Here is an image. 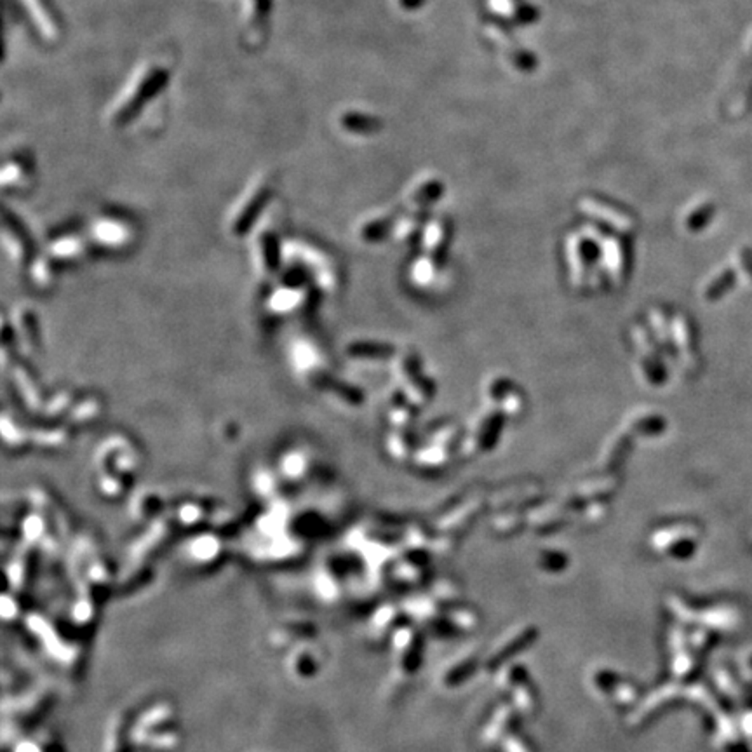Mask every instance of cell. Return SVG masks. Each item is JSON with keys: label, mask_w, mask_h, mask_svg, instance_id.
Wrapping results in <instances>:
<instances>
[{"label": "cell", "mask_w": 752, "mask_h": 752, "mask_svg": "<svg viewBox=\"0 0 752 752\" xmlns=\"http://www.w3.org/2000/svg\"><path fill=\"white\" fill-rule=\"evenodd\" d=\"M30 173H32V164L27 155H20V153L11 155L9 159L4 162V167H2L4 187H9V185L18 187L20 183H25V181L30 178Z\"/></svg>", "instance_id": "obj_4"}, {"label": "cell", "mask_w": 752, "mask_h": 752, "mask_svg": "<svg viewBox=\"0 0 752 752\" xmlns=\"http://www.w3.org/2000/svg\"><path fill=\"white\" fill-rule=\"evenodd\" d=\"M272 6V0H242L244 40L251 47L260 46L265 40Z\"/></svg>", "instance_id": "obj_3"}, {"label": "cell", "mask_w": 752, "mask_h": 752, "mask_svg": "<svg viewBox=\"0 0 752 752\" xmlns=\"http://www.w3.org/2000/svg\"><path fill=\"white\" fill-rule=\"evenodd\" d=\"M21 11L37 35L54 44L61 37V21L51 0H20Z\"/></svg>", "instance_id": "obj_2"}, {"label": "cell", "mask_w": 752, "mask_h": 752, "mask_svg": "<svg viewBox=\"0 0 752 752\" xmlns=\"http://www.w3.org/2000/svg\"><path fill=\"white\" fill-rule=\"evenodd\" d=\"M171 80V70L166 65L155 61H145L131 75L108 110V122L113 127H127L141 112L167 89Z\"/></svg>", "instance_id": "obj_1"}]
</instances>
